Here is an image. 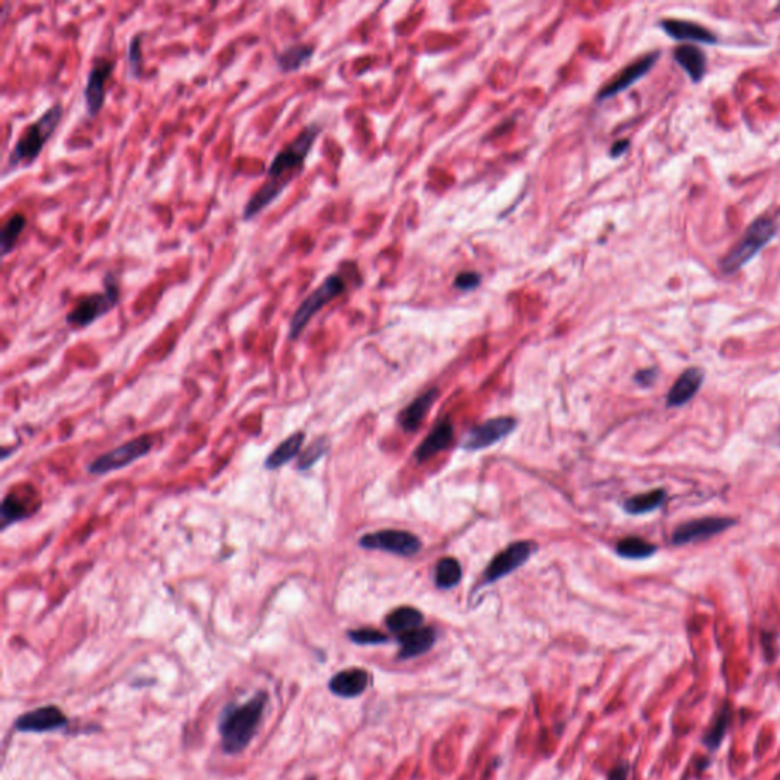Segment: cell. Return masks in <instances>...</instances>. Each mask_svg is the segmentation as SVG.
Returning <instances> with one entry per match:
<instances>
[{
	"label": "cell",
	"mask_w": 780,
	"mask_h": 780,
	"mask_svg": "<svg viewBox=\"0 0 780 780\" xmlns=\"http://www.w3.org/2000/svg\"><path fill=\"white\" fill-rule=\"evenodd\" d=\"M660 28L674 40L703 43V45H716L718 43V37L709 28H705L700 24L687 22V20H662Z\"/></svg>",
	"instance_id": "16"
},
{
	"label": "cell",
	"mask_w": 780,
	"mask_h": 780,
	"mask_svg": "<svg viewBox=\"0 0 780 780\" xmlns=\"http://www.w3.org/2000/svg\"><path fill=\"white\" fill-rule=\"evenodd\" d=\"M655 378H657V372L654 369H645L635 375V381L640 385H651Z\"/></svg>",
	"instance_id": "36"
},
{
	"label": "cell",
	"mask_w": 780,
	"mask_h": 780,
	"mask_svg": "<svg viewBox=\"0 0 780 780\" xmlns=\"http://www.w3.org/2000/svg\"><path fill=\"white\" fill-rule=\"evenodd\" d=\"M437 389H430L419 395L412 405H407L400 415L401 427L405 428V432H415L418 430L419 425L423 424L424 418L427 416L428 410L432 407L433 403L436 401Z\"/></svg>",
	"instance_id": "22"
},
{
	"label": "cell",
	"mask_w": 780,
	"mask_h": 780,
	"mask_svg": "<svg viewBox=\"0 0 780 780\" xmlns=\"http://www.w3.org/2000/svg\"><path fill=\"white\" fill-rule=\"evenodd\" d=\"M141 35L132 38V42L128 45V65H130V72L133 76L139 78L142 72V51H141Z\"/></svg>",
	"instance_id": "33"
},
{
	"label": "cell",
	"mask_w": 780,
	"mask_h": 780,
	"mask_svg": "<svg viewBox=\"0 0 780 780\" xmlns=\"http://www.w3.org/2000/svg\"><path fill=\"white\" fill-rule=\"evenodd\" d=\"M267 701V694L261 691L243 705H229L223 710L218 724L223 752L240 755L249 747L263 719Z\"/></svg>",
	"instance_id": "1"
},
{
	"label": "cell",
	"mask_w": 780,
	"mask_h": 780,
	"mask_svg": "<svg viewBox=\"0 0 780 780\" xmlns=\"http://www.w3.org/2000/svg\"><path fill=\"white\" fill-rule=\"evenodd\" d=\"M348 637L353 640L354 644L357 645H381L389 642L387 635H383L381 631L372 630V628L349 631Z\"/></svg>",
	"instance_id": "32"
},
{
	"label": "cell",
	"mask_w": 780,
	"mask_h": 780,
	"mask_svg": "<svg viewBox=\"0 0 780 780\" xmlns=\"http://www.w3.org/2000/svg\"><path fill=\"white\" fill-rule=\"evenodd\" d=\"M25 226H26V218L22 214H15L6 220L5 225L2 227V234H0V247H2L4 256L15 249V243L22 235Z\"/></svg>",
	"instance_id": "29"
},
{
	"label": "cell",
	"mask_w": 780,
	"mask_h": 780,
	"mask_svg": "<svg viewBox=\"0 0 780 780\" xmlns=\"http://www.w3.org/2000/svg\"><path fill=\"white\" fill-rule=\"evenodd\" d=\"M515 427H517V421L514 418L500 416V418L488 419L486 423L480 424L468 432L465 439L462 442V447L466 448V450H482V448L491 447L498 441H502L504 437L508 436L509 433L514 432Z\"/></svg>",
	"instance_id": "11"
},
{
	"label": "cell",
	"mask_w": 780,
	"mask_h": 780,
	"mask_svg": "<svg viewBox=\"0 0 780 780\" xmlns=\"http://www.w3.org/2000/svg\"><path fill=\"white\" fill-rule=\"evenodd\" d=\"M535 550L536 545L534 541H515L508 545L497 556H494L485 570V584L495 583L506 575L513 574L514 570L520 569Z\"/></svg>",
	"instance_id": "9"
},
{
	"label": "cell",
	"mask_w": 780,
	"mask_h": 780,
	"mask_svg": "<svg viewBox=\"0 0 780 780\" xmlns=\"http://www.w3.org/2000/svg\"><path fill=\"white\" fill-rule=\"evenodd\" d=\"M151 448H153V437L146 435L136 437L125 442L121 447L115 448L112 452L95 459L89 465V473L90 475H107L110 471L119 470L145 456L146 453L151 452Z\"/></svg>",
	"instance_id": "7"
},
{
	"label": "cell",
	"mask_w": 780,
	"mask_h": 780,
	"mask_svg": "<svg viewBox=\"0 0 780 780\" xmlns=\"http://www.w3.org/2000/svg\"><path fill=\"white\" fill-rule=\"evenodd\" d=\"M666 502V491L665 489H654L649 493L640 494L635 497L628 498L624 504V509L631 515H644L653 513Z\"/></svg>",
	"instance_id": "25"
},
{
	"label": "cell",
	"mask_w": 780,
	"mask_h": 780,
	"mask_svg": "<svg viewBox=\"0 0 780 780\" xmlns=\"http://www.w3.org/2000/svg\"><path fill=\"white\" fill-rule=\"evenodd\" d=\"M304 441H305V433L304 432H297L292 435V436L287 437L268 456L267 461H265V468L267 470H276V468H281V466L288 464V462L292 461L293 457H296L301 453Z\"/></svg>",
	"instance_id": "24"
},
{
	"label": "cell",
	"mask_w": 780,
	"mask_h": 780,
	"mask_svg": "<svg viewBox=\"0 0 780 780\" xmlns=\"http://www.w3.org/2000/svg\"><path fill=\"white\" fill-rule=\"evenodd\" d=\"M358 545H362L363 549L385 550L400 556H414L421 549V541L418 536L410 532L395 531V529L367 534L360 538Z\"/></svg>",
	"instance_id": "8"
},
{
	"label": "cell",
	"mask_w": 780,
	"mask_h": 780,
	"mask_svg": "<svg viewBox=\"0 0 780 780\" xmlns=\"http://www.w3.org/2000/svg\"><path fill=\"white\" fill-rule=\"evenodd\" d=\"M453 437H455V430H453L452 423L448 419H442L435 430H432V433L424 439L423 444L415 452V456L419 462L428 461L437 453L450 447Z\"/></svg>",
	"instance_id": "19"
},
{
	"label": "cell",
	"mask_w": 780,
	"mask_h": 780,
	"mask_svg": "<svg viewBox=\"0 0 780 780\" xmlns=\"http://www.w3.org/2000/svg\"><path fill=\"white\" fill-rule=\"evenodd\" d=\"M319 125L311 124L297 135L295 141L279 151L268 166L267 182L276 185L279 188H287L292 182L293 175L302 170L311 148L315 145V139L319 137Z\"/></svg>",
	"instance_id": "3"
},
{
	"label": "cell",
	"mask_w": 780,
	"mask_h": 780,
	"mask_svg": "<svg viewBox=\"0 0 780 780\" xmlns=\"http://www.w3.org/2000/svg\"><path fill=\"white\" fill-rule=\"evenodd\" d=\"M705 381V372L700 367H689L678 376L667 394V407H682L698 394Z\"/></svg>",
	"instance_id": "17"
},
{
	"label": "cell",
	"mask_w": 780,
	"mask_h": 780,
	"mask_svg": "<svg viewBox=\"0 0 780 780\" xmlns=\"http://www.w3.org/2000/svg\"><path fill=\"white\" fill-rule=\"evenodd\" d=\"M456 287L461 290H473L480 284V276L475 272H464L456 277Z\"/></svg>",
	"instance_id": "34"
},
{
	"label": "cell",
	"mask_w": 780,
	"mask_h": 780,
	"mask_svg": "<svg viewBox=\"0 0 780 780\" xmlns=\"http://www.w3.org/2000/svg\"><path fill=\"white\" fill-rule=\"evenodd\" d=\"M435 578H436V585L439 588L448 590V588L456 587L462 579V567L459 561L455 560L452 556L442 558L437 563Z\"/></svg>",
	"instance_id": "28"
},
{
	"label": "cell",
	"mask_w": 780,
	"mask_h": 780,
	"mask_svg": "<svg viewBox=\"0 0 780 780\" xmlns=\"http://www.w3.org/2000/svg\"><path fill=\"white\" fill-rule=\"evenodd\" d=\"M119 299L121 290L118 281L112 273H107L104 277V292L81 297L75 306L67 313V325H71L72 328L89 326L95 320L114 310L115 306L118 305Z\"/></svg>",
	"instance_id": "5"
},
{
	"label": "cell",
	"mask_w": 780,
	"mask_h": 780,
	"mask_svg": "<svg viewBox=\"0 0 780 780\" xmlns=\"http://www.w3.org/2000/svg\"><path fill=\"white\" fill-rule=\"evenodd\" d=\"M328 450V441L325 437H320L317 441L313 442L310 447L306 448L305 452L302 453L299 459V470H308L310 466L315 465V462L319 461L320 457L324 456Z\"/></svg>",
	"instance_id": "31"
},
{
	"label": "cell",
	"mask_w": 780,
	"mask_h": 780,
	"mask_svg": "<svg viewBox=\"0 0 780 780\" xmlns=\"http://www.w3.org/2000/svg\"><path fill=\"white\" fill-rule=\"evenodd\" d=\"M630 148V141H619L615 144V145L611 146V157H621L622 155H625L626 151Z\"/></svg>",
	"instance_id": "37"
},
{
	"label": "cell",
	"mask_w": 780,
	"mask_h": 780,
	"mask_svg": "<svg viewBox=\"0 0 780 780\" xmlns=\"http://www.w3.org/2000/svg\"><path fill=\"white\" fill-rule=\"evenodd\" d=\"M62 116V105L54 104L35 123L25 128L24 135L20 136L19 141L15 142V148L11 151L10 159H8L10 166L15 168L20 164H33L42 153L46 142L51 139L54 132L57 130Z\"/></svg>",
	"instance_id": "4"
},
{
	"label": "cell",
	"mask_w": 780,
	"mask_h": 780,
	"mask_svg": "<svg viewBox=\"0 0 780 780\" xmlns=\"http://www.w3.org/2000/svg\"><path fill=\"white\" fill-rule=\"evenodd\" d=\"M371 685V674L363 667H349L329 680V691L342 698H355L366 692Z\"/></svg>",
	"instance_id": "15"
},
{
	"label": "cell",
	"mask_w": 780,
	"mask_h": 780,
	"mask_svg": "<svg viewBox=\"0 0 780 780\" xmlns=\"http://www.w3.org/2000/svg\"><path fill=\"white\" fill-rule=\"evenodd\" d=\"M345 288H346V284H345L344 277L339 276V275H331V276L326 277L324 283L320 284L319 287L315 288V292L311 293L310 296L302 302L296 313L293 315L290 329H288V339H297L308 322L315 317V313H319L326 304L340 296L345 292Z\"/></svg>",
	"instance_id": "6"
},
{
	"label": "cell",
	"mask_w": 780,
	"mask_h": 780,
	"mask_svg": "<svg viewBox=\"0 0 780 780\" xmlns=\"http://www.w3.org/2000/svg\"><path fill=\"white\" fill-rule=\"evenodd\" d=\"M385 625L398 637L424 626V615L414 606H400L385 617Z\"/></svg>",
	"instance_id": "23"
},
{
	"label": "cell",
	"mask_w": 780,
	"mask_h": 780,
	"mask_svg": "<svg viewBox=\"0 0 780 780\" xmlns=\"http://www.w3.org/2000/svg\"><path fill=\"white\" fill-rule=\"evenodd\" d=\"M734 721V709L730 705L729 701H724L723 705L719 707L718 712L715 715L714 721L709 725V729L705 730L703 735V745H705L710 753H715L721 747L724 739L729 734L730 725Z\"/></svg>",
	"instance_id": "20"
},
{
	"label": "cell",
	"mask_w": 780,
	"mask_h": 780,
	"mask_svg": "<svg viewBox=\"0 0 780 780\" xmlns=\"http://www.w3.org/2000/svg\"><path fill=\"white\" fill-rule=\"evenodd\" d=\"M67 716L57 705H43L40 709L31 710L20 715L15 721V730L22 734H46L66 727Z\"/></svg>",
	"instance_id": "12"
},
{
	"label": "cell",
	"mask_w": 780,
	"mask_h": 780,
	"mask_svg": "<svg viewBox=\"0 0 780 780\" xmlns=\"http://www.w3.org/2000/svg\"><path fill=\"white\" fill-rule=\"evenodd\" d=\"M26 508H28L26 502H24L17 494L11 493L2 504V529L26 517L28 515Z\"/></svg>",
	"instance_id": "30"
},
{
	"label": "cell",
	"mask_w": 780,
	"mask_h": 780,
	"mask_svg": "<svg viewBox=\"0 0 780 780\" xmlns=\"http://www.w3.org/2000/svg\"><path fill=\"white\" fill-rule=\"evenodd\" d=\"M616 552L622 558L645 560V558L653 556L657 552V547L648 541L642 540L639 536H628V538H624L617 543Z\"/></svg>",
	"instance_id": "27"
},
{
	"label": "cell",
	"mask_w": 780,
	"mask_h": 780,
	"mask_svg": "<svg viewBox=\"0 0 780 780\" xmlns=\"http://www.w3.org/2000/svg\"><path fill=\"white\" fill-rule=\"evenodd\" d=\"M115 63L107 58H98L90 69L85 87V108L89 116H96L105 103V81L112 75Z\"/></svg>",
	"instance_id": "13"
},
{
	"label": "cell",
	"mask_w": 780,
	"mask_h": 780,
	"mask_svg": "<svg viewBox=\"0 0 780 780\" xmlns=\"http://www.w3.org/2000/svg\"><path fill=\"white\" fill-rule=\"evenodd\" d=\"M735 525L736 520L729 517H705L691 520V522L683 523L675 529L673 543L675 545H683L694 541L709 540Z\"/></svg>",
	"instance_id": "10"
},
{
	"label": "cell",
	"mask_w": 780,
	"mask_h": 780,
	"mask_svg": "<svg viewBox=\"0 0 780 780\" xmlns=\"http://www.w3.org/2000/svg\"><path fill=\"white\" fill-rule=\"evenodd\" d=\"M313 54H315V49L306 46V45H295V46L285 47L277 55V67L285 74L299 71L302 66H305L306 63L310 62Z\"/></svg>",
	"instance_id": "26"
},
{
	"label": "cell",
	"mask_w": 780,
	"mask_h": 780,
	"mask_svg": "<svg viewBox=\"0 0 780 780\" xmlns=\"http://www.w3.org/2000/svg\"><path fill=\"white\" fill-rule=\"evenodd\" d=\"M662 57V52L654 51L646 54L645 57L640 58L637 62L633 63L630 66L625 67L624 71L619 74V75L615 78V80L610 81L608 85L604 87V89L599 92L597 95V98L601 99H608L611 96H615V95L621 94L624 90L628 89L631 85L637 83V81L642 80L646 74H648L654 66H655V63L658 62V58Z\"/></svg>",
	"instance_id": "14"
},
{
	"label": "cell",
	"mask_w": 780,
	"mask_h": 780,
	"mask_svg": "<svg viewBox=\"0 0 780 780\" xmlns=\"http://www.w3.org/2000/svg\"><path fill=\"white\" fill-rule=\"evenodd\" d=\"M777 231L779 226L771 218L762 216L753 221L747 227V231L744 232L743 238L730 249L729 254L721 259L719 263L721 273L724 275L738 273L744 265H747L750 261L756 258L757 255L761 254V250L765 249L766 245L775 240Z\"/></svg>",
	"instance_id": "2"
},
{
	"label": "cell",
	"mask_w": 780,
	"mask_h": 780,
	"mask_svg": "<svg viewBox=\"0 0 780 780\" xmlns=\"http://www.w3.org/2000/svg\"><path fill=\"white\" fill-rule=\"evenodd\" d=\"M674 60L677 62L678 66L682 67L683 71L686 72L687 76L691 78L692 83H701L705 80V71H707V58L705 52L698 47L685 45L674 51Z\"/></svg>",
	"instance_id": "21"
},
{
	"label": "cell",
	"mask_w": 780,
	"mask_h": 780,
	"mask_svg": "<svg viewBox=\"0 0 780 780\" xmlns=\"http://www.w3.org/2000/svg\"><path fill=\"white\" fill-rule=\"evenodd\" d=\"M630 775V762L621 761L608 775V780H628Z\"/></svg>",
	"instance_id": "35"
},
{
	"label": "cell",
	"mask_w": 780,
	"mask_h": 780,
	"mask_svg": "<svg viewBox=\"0 0 780 780\" xmlns=\"http://www.w3.org/2000/svg\"><path fill=\"white\" fill-rule=\"evenodd\" d=\"M396 639L401 646L398 658L407 660V658L419 657L428 653L436 642V631L433 630L432 626H421L405 635H398Z\"/></svg>",
	"instance_id": "18"
}]
</instances>
